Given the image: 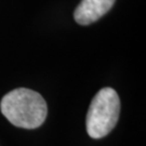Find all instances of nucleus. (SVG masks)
Masks as SVG:
<instances>
[{
  "label": "nucleus",
  "mask_w": 146,
  "mask_h": 146,
  "mask_svg": "<svg viewBox=\"0 0 146 146\" xmlns=\"http://www.w3.org/2000/svg\"><path fill=\"white\" fill-rule=\"evenodd\" d=\"M120 114V100L113 88L101 89L93 98L87 114V132L92 139H102L116 127Z\"/></svg>",
  "instance_id": "obj_2"
},
{
  "label": "nucleus",
  "mask_w": 146,
  "mask_h": 146,
  "mask_svg": "<svg viewBox=\"0 0 146 146\" xmlns=\"http://www.w3.org/2000/svg\"><path fill=\"white\" fill-rule=\"evenodd\" d=\"M116 0H81L74 17L80 25H90L101 19L113 8Z\"/></svg>",
  "instance_id": "obj_3"
},
{
  "label": "nucleus",
  "mask_w": 146,
  "mask_h": 146,
  "mask_svg": "<svg viewBox=\"0 0 146 146\" xmlns=\"http://www.w3.org/2000/svg\"><path fill=\"white\" fill-rule=\"evenodd\" d=\"M1 113L11 123L23 129H36L44 122L48 106L40 94L26 88L7 93L0 103Z\"/></svg>",
  "instance_id": "obj_1"
}]
</instances>
